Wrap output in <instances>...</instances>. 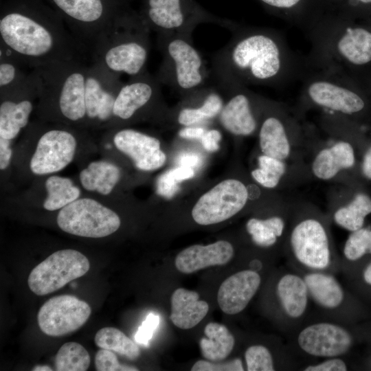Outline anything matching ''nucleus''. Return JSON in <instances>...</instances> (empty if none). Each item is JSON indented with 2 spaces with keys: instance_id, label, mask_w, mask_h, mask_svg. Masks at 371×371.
I'll list each match as a JSON object with an SVG mask.
<instances>
[{
  "instance_id": "5fc2aeb1",
  "label": "nucleus",
  "mask_w": 371,
  "mask_h": 371,
  "mask_svg": "<svg viewBox=\"0 0 371 371\" xmlns=\"http://www.w3.org/2000/svg\"><path fill=\"white\" fill-rule=\"evenodd\" d=\"M198 157L192 153L183 154L179 159L181 166L186 167H192L198 164Z\"/></svg>"
},
{
  "instance_id": "2f4dec72",
  "label": "nucleus",
  "mask_w": 371,
  "mask_h": 371,
  "mask_svg": "<svg viewBox=\"0 0 371 371\" xmlns=\"http://www.w3.org/2000/svg\"><path fill=\"white\" fill-rule=\"evenodd\" d=\"M370 214L371 196L365 191H358L348 203L335 212L333 218L341 227L353 232L363 227Z\"/></svg>"
},
{
  "instance_id": "aec40b11",
  "label": "nucleus",
  "mask_w": 371,
  "mask_h": 371,
  "mask_svg": "<svg viewBox=\"0 0 371 371\" xmlns=\"http://www.w3.org/2000/svg\"><path fill=\"white\" fill-rule=\"evenodd\" d=\"M297 343L307 354L320 357H335L346 353L352 339L344 328L331 323H317L304 328Z\"/></svg>"
},
{
  "instance_id": "412c9836",
  "label": "nucleus",
  "mask_w": 371,
  "mask_h": 371,
  "mask_svg": "<svg viewBox=\"0 0 371 371\" xmlns=\"http://www.w3.org/2000/svg\"><path fill=\"white\" fill-rule=\"evenodd\" d=\"M113 141L117 149L128 156L139 170L158 169L166 160V156L160 148V141L141 131L132 128L118 130L114 134Z\"/></svg>"
},
{
  "instance_id": "39448f33",
  "label": "nucleus",
  "mask_w": 371,
  "mask_h": 371,
  "mask_svg": "<svg viewBox=\"0 0 371 371\" xmlns=\"http://www.w3.org/2000/svg\"><path fill=\"white\" fill-rule=\"evenodd\" d=\"M300 109L316 107L326 113L371 126V102L361 84L349 73L330 69H304Z\"/></svg>"
},
{
  "instance_id": "ea45409f",
  "label": "nucleus",
  "mask_w": 371,
  "mask_h": 371,
  "mask_svg": "<svg viewBox=\"0 0 371 371\" xmlns=\"http://www.w3.org/2000/svg\"><path fill=\"white\" fill-rule=\"evenodd\" d=\"M194 171L192 168L179 166L170 169L162 174L157 181V192L170 199L179 190V183L192 178Z\"/></svg>"
},
{
  "instance_id": "6e6d98bb",
  "label": "nucleus",
  "mask_w": 371,
  "mask_h": 371,
  "mask_svg": "<svg viewBox=\"0 0 371 371\" xmlns=\"http://www.w3.org/2000/svg\"><path fill=\"white\" fill-rule=\"evenodd\" d=\"M365 281L371 285V263L366 267L363 273Z\"/></svg>"
},
{
  "instance_id": "72a5a7b5",
  "label": "nucleus",
  "mask_w": 371,
  "mask_h": 371,
  "mask_svg": "<svg viewBox=\"0 0 371 371\" xmlns=\"http://www.w3.org/2000/svg\"><path fill=\"white\" fill-rule=\"evenodd\" d=\"M94 341L99 348L118 353L129 360H136L140 355L138 346L122 331L114 327L100 329L95 335Z\"/></svg>"
},
{
  "instance_id": "4468645a",
  "label": "nucleus",
  "mask_w": 371,
  "mask_h": 371,
  "mask_svg": "<svg viewBox=\"0 0 371 371\" xmlns=\"http://www.w3.org/2000/svg\"><path fill=\"white\" fill-rule=\"evenodd\" d=\"M227 93L218 119L229 133L238 136H248L260 126L258 113L262 109L265 100L247 89V86L232 83L218 85Z\"/></svg>"
},
{
  "instance_id": "9b49d317",
  "label": "nucleus",
  "mask_w": 371,
  "mask_h": 371,
  "mask_svg": "<svg viewBox=\"0 0 371 371\" xmlns=\"http://www.w3.org/2000/svg\"><path fill=\"white\" fill-rule=\"evenodd\" d=\"M52 1L68 19L73 36L91 52L118 18L109 16L103 0Z\"/></svg>"
},
{
  "instance_id": "2eb2a0df",
  "label": "nucleus",
  "mask_w": 371,
  "mask_h": 371,
  "mask_svg": "<svg viewBox=\"0 0 371 371\" xmlns=\"http://www.w3.org/2000/svg\"><path fill=\"white\" fill-rule=\"evenodd\" d=\"M91 308L86 302L71 295L54 296L40 308L37 321L41 331L52 337L63 336L82 327Z\"/></svg>"
},
{
  "instance_id": "1a4fd4ad",
  "label": "nucleus",
  "mask_w": 371,
  "mask_h": 371,
  "mask_svg": "<svg viewBox=\"0 0 371 371\" xmlns=\"http://www.w3.org/2000/svg\"><path fill=\"white\" fill-rule=\"evenodd\" d=\"M58 226L65 232L87 238H103L120 227L119 216L91 198H78L60 210Z\"/></svg>"
},
{
  "instance_id": "a878e982",
  "label": "nucleus",
  "mask_w": 371,
  "mask_h": 371,
  "mask_svg": "<svg viewBox=\"0 0 371 371\" xmlns=\"http://www.w3.org/2000/svg\"><path fill=\"white\" fill-rule=\"evenodd\" d=\"M199 297L196 292L183 288H179L172 293L170 319L175 326L190 329L206 316L208 304L199 300Z\"/></svg>"
},
{
  "instance_id": "3c124183",
  "label": "nucleus",
  "mask_w": 371,
  "mask_h": 371,
  "mask_svg": "<svg viewBox=\"0 0 371 371\" xmlns=\"http://www.w3.org/2000/svg\"><path fill=\"white\" fill-rule=\"evenodd\" d=\"M360 172L364 179L371 181V142L363 154L360 164Z\"/></svg>"
},
{
  "instance_id": "de8ad7c7",
  "label": "nucleus",
  "mask_w": 371,
  "mask_h": 371,
  "mask_svg": "<svg viewBox=\"0 0 371 371\" xmlns=\"http://www.w3.org/2000/svg\"><path fill=\"white\" fill-rule=\"evenodd\" d=\"M221 139V134L216 129H211L205 131L201 138L202 146L209 152H215L218 150V142Z\"/></svg>"
},
{
  "instance_id": "09e8293b",
  "label": "nucleus",
  "mask_w": 371,
  "mask_h": 371,
  "mask_svg": "<svg viewBox=\"0 0 371 371\" xmlns=\"http://www.w3.org/2000/svg\"><path fill=\"white\" fill-rule=\"evenodd\" d=\"M349 74L361 84L371 102V65Z\"/></svg>"
},
{
  "instance_id": "4d7b16f0",
  "label": "nucleus",
  "mask_w": 371,
  "mask_h": 371,
  "mask_svg": "<svg viewBox=\"0 0 371 371\" xmlns=\"http://www.w3.org/2000/svg\"><path fill=\"white\" fill-rule=\"evenodd\" d=\"M32 370L34 371H52V369L47 366H35Z\"/></svg>"
},
{
  "instance_id": "c756f323",
  "label": "nucleus",
  "mask_w": 371,
  "mask_h": 371,
  "mask_svg": "<svg viewBox=\"0 0 371 371\" xmlns=\"http://www.w3.org/2000/svg\"><path fill=\"white\" fill-rule=\"evenodd\" d=\"M304 280L308 293L322 307L333 309L341 304L344 291L332 276L315 272L306 274Z\"/></svg>"
},
{
  "instance_id": "7ed1b4c3",
  "label": "nucleus",
  "mask_w": 371,
  "mask_h": 371,
  "mask_svg": "<svg viewBox=\"0 0 371 371\" xmlns=\"http://www.w3.org/2000/svg\"><path fill=\"white\" fill-rule=\"evenodd\" d=\"M0 47L32 69L84 59L87 52L58 20L20 10L8 11L1 16Z\"/></svg>"
},
{
  "instance_id": "c85d7f7f",
  "label": "nucleus",
  "mask_w": 371,
  "mask_h": 371,
  "mask_svg": "<svg viewBox=\"0 0 371 371\" xmlns=\"http://www.w3.org/2000/svg\"><path fill=\"white\" fill-rule=\"evenodd\" d=\"M120 178V170L106 161H95L80 173L82 187L88 191H96L102 195L109 194Z\"/></svg>"
},
{
  "instance_id": "79ce46f5",
  "label": "nucleus",
  "mask_w": 371,
  "mask_h": 371,
  "mask_svg": "<svg viewBox=\"0 0 371 371\" xmlns=\"http://www.w3.org/2000/svg\"><path fill=\"white\" fill-rule=\"evenodd\" d=\"M95 366L98 371H137L136 367L122 365L113 351L101 348L95 357Z\"/></svg>"
},
{
  "instance_id": "a19ab883",
  "label": "nucleus",
  "mask_w": 371,
  "mask_h": 371,
  "mask_svg": "<svg viewBox=\"0 0 371 371\" xmlns=\"http://www.w3.org/2000/svg\"><path fill=\"white\" fill-rule=\"evenodd\" d=\"M248 371L274 370L273 357L269 350L261 345L249 347L245 352Z\"/></svg>"
},
{
  "instance_id": "5701e85b",
  "label": "nucleus",
  "mask_w": 371,
  "mask_h": 371,
  "mask_svg": "<svg viewBox=\"0 0 371 371\" xmlns=\"http://www.w3.org/2000/svg\"><path fill=\"white\" fill-rule=\"evenodd\" d=\"M234 256V248L226 240H218L207 245L190 246L176 256L175 265L178 271L188 274L204 268L223 265Z\"/></svg>"
},
{
  "instance_id": "20e7f679",
  "label": "nucleus",
  "mask_w": 371,
  "mask_h": 371,
  "mask_svg": "<svg viewBox=\"0 0 371 371\" xmlns=\"http://www.w3.org/2000/svg\"><path fill=\"white\" fill-rule=\"evenodd\" d=\"M310 41L305 69L348 73L371 65V27L341 12H326L304 30Z\"/></svg>"
},
{
  "instance_id": "bb28decb",
  "label": "nucleus",
  "mask_w": 371,
  "mask_h": 371,
  "mask_svg": "<svg viewBox=\"0 0 371 371\" xmlns=\"http://www.w3.org/2000/svg\"><path fill=\"white\" fill-rule=\"evenodd\" d=\"M276 16L304 30L324 13L316 0H259Z\"/></svg>"
},
{
  "instance_id": "393cba45",
  "label": "nucleus",
  "mask_w": 371,
  "mask_h": 371,
  "mask_svg": "<svg viewBox=\"0 0 371 371\" xmlns=\"http://www.w3.org/2000/svg\"><path fill=\"white\" fill-rule=\"evenodd\" d=\"M215 86L206 85L192 92L195 102L180 108L177 122L183 126L196 125L218 116L224 104L223 98Z\"/></svg>"
},
{
  "instance_id": "13d9d810",
  "label": "nucleus",
  "mask_w": 371,
  "mask_h": 371,
  "mask_svg": "<svg viewBox=\"0 0 371 371\" xmlns=\"http://www.w3.org/2000/svg\"><path fill=\"white\" fill-rule=\"evenodd\" d=\"M366 24H367L368 25H369L371 27V23H366Z\"/></svg>"
},
{
  "instance_id": "49530a36",
  "label": "nucleus",
  "mask_w": 371,
  "mask_h": 371,
  "mask_svg": "<svg viewBox=\"0 0 371 371\" xmlns=\"http://www.w3.org/2000/svg\"><path fill=\"white\" fill-rule=\"evenodd\" d=\"M347 370L345 362L339 358H333L317 365L308 366L305 371H345Z\"/></svg>"
},
{
  "instance_id": "dca6fc26",
  "label": "nucleus",
  "mask_w": 371,
  "mask_h": 371,
  "mask_svg": "<svg viewBox=\"0 0 371 371\" xmlns=\"http://www.w3.org/2000/svg\"><path fill=\"white\" fill-rule=\"evenodd\" d=\"M77 146L75 135L63 128L45 130L32 156L30 168L37 175L62 170L73 160Z\"/></svg>"
},
{
  "instance_id": "f8f14e48",
  "label": "nucleus",
  "mask_w": 371,
  "mask_h": 371,
  "mask_svg": "<svg viewBox=\"0 0 371 371\" xmlns=\"http://www.w3.org/2000/svg\"><path fill=\"white\" fill-rule=\"evenodd\" d=\"M40 90V74L35 68L19 85L0 93V137L12 141L27 126Z\"/></svg>"
},
{
  "instance_id": "603ef678",
  "label": "nucleus",
  "mask_w": 371,
  "mask_h": 371,
  "mask_svg": "<svg viewBox=\"0 0 371 371\" xmlns=\"http://www.w3.org/2000/svg\"><path fill=\"white\" fill-rule=\"evenodd\" d=\"M205 130L203 127L198 126H184L179 132V137L185 139H201Z\"/></svg>"
},
{
  "instance_id": "4c0bfd02",
  "label": "nucleus",
  "mask_w": 371,
  "mask_h": 371,
  "mask_svg": "<svg viewBox=\"0 0 371 371\" xmlns=\"http://www.w3.org/2000/svg\"><path fill=\"white\" fill-rule=\"evenodd\" d=\"M25 67L12 55L0 47V93L12 89L27 76Z\"/></svg>"
},
{
  "instance_id": "a211bd4d",
  "label": "nucleus",
  "mask_w": 371,
  "mask_h": 371,
  "mask_svg": "<svg viewBox=\"0 0 371 371\" xmlns=\"http://www.w3.org/2000/svg\"><path fill=\"white\" fill-rule=\"evenodd\" d=\"M259 126V145L264 155L284 161L291 153V135L298 131L296 120L279 104L265 102Z\"/></svg>"
},
{
  "instance_id": "473e14b6",
  "label": "nucleus",
  "mask_w": 371,
  "mask_h": 371,
  "mask_svg": "<svg viewBox=\"0 0 371 371\" xmlns=\"http://www.w3.org/2000/svg\"><path fill=\"white\" fill-rule=\"evenodd\" d=\"M47 196L43 207L48 211L60 210L80 198V190L67 177L52 175L45 181Z\"/></svg>"
},
{
  "instance_id": "c03bdc74",
  "label": "nucleus",
  "mask_w": 371,
  "mask_h": 371,
  "mask_svg": "<svg viewBox=\"0 0 371 371\" xmlns=\"http://www.w3.org/2000/svg\"><path fill=\"white\" fill-rule=\"evenodd\" d=\"M243 367L240 359H235L225 363H212L200 360L191 368L192 371H243Z\"/></svg>"
},
{
  "instance_id": "37998d69",
  "label": "nucleus",
  "mask_w": 371,
  "mask_h": 371,
  "mask_svg": "<svg viewBox=\"0 0 371 371\" xmlns=\"http://www.w3.org/2000/svg\"><path fill=\"white\" fill-rule=\"evenodd\" d=\"M337 11L363 23H371V0H346Z\"/></svg>"
},
{
  "instance_id": "b1692460",
  "label": "nucleus",
  "mask_w": 371,
  "mask_h": 371,
  "mask_svg": "<svg viewBox=\"0 0 371 371\" xmlns=\"http://www.w3.org/2000/svg\"><path fill=\"white\" fill-rule=\"evenodd\" d=\"M355 164L353 144L348 140L341 139L317 153L312 162L311 170L318 179L328 181L340 172L352 168Z\"/></svg>"
},
{
  "instance_id": "0eeeda50",
  "label": "nucleus",
  "mask_w": 371,
  "mask_h": 371,
  "mask_svg": "<svg viewBox=\"0 0 371 371\" xmlns=\"http://www.w3.org/2000/svg\"><path fill=\"white\" fill-rule=\"evenodd\" d=\"M157 36L163 60L155 77L160 84L184 95L206 86L209 74L192 37L179 34Z\"/></svg>"
},
{
  "instance_id": "e433bc0d",
  "label": "nucleus",
  "mask_w": 371,
  "mask_h": 371,
  "mask_svg": "<svg viewBox=\"0 0 371 371\" xmlns=\"http://www.w3.org/2000/svg\"><path fill=\"white\" fill-rule=\"evenodd\" d=\"M258 161L259 167L251 172L253 179L265 188H276L286 173L284 161L263 154L258 157Z\"/></svg>"
},
{
  "instance_id": "f257e3e1",
  "label": "nucleus",
  "mask_w": 371,
  "mask_h": 371,
  "mask_svg": "<svg viewBox=\"0 0 371 371\" xmlns=\"http://www.w3.org/2000/svg\"><path fill=\"white\" fill-rule=\"evenodd\" d=\"M231 32L229 42L212 59L216 84L283 87L300 78L303 56L290 49L280 32L237 23Z\"/></svg>"
},
{
  "instance_id": "f03ea898",
  "label": "nucleus",
  "mask_w": 371,
  "mask_h": 371,
  "mask_svg": "<svg viewBox=\"0 0 371 371\" xmlns=\"http://www.w3.org/2000/svg\"><path fill=\"white\" fill-rule=\"evenodd\" d=\"M41 78L40 107L46 115L69 123L111 121L120 77L84 59L36 68Z\"/></svg>"
},
{
  "instance_id": "cd10ccee",
  "label": "nucleus",
  "mask_w": 371,
  "mask_h": 371,
  "mask_svg": "<svg viewBox=\"0 0 371 371\" xmlns=\"http://www.w3.org/2000/svg\"><path fill=\"white\" fill-rule=\"evenodd\" d=\"M277 294L285 313L298 318L306 311L308 291L304 279L295 274H286L278 281Z\"/></svg>"
},
{
  "instance_id": "c9c22d12",
  "label": "nucleus",
  "mask_w": 371,
  "mask_h": 371,
  "mask_svg": "<svg viewBox=\"0 0 371 371\" xmlns=\"http://www.w3.org/2000/svg\"><path fill=\"white\" fill-rule=\"evenodd\" d=\"M91 359L87 350L80 344L69 341L64 344L55 357L57 371H85Z\"/></svg>"
},
{
  "instance_id": "864d4df0",
  "label": "nucleus",
  "mask_w": 371,
  "mask_h": 371,
  "mask_svg": "<svg viewBox=\"0 0 371 371\" xmlns=\"http://www.w3.org/2000/svg\"><path fill=\"white\" fill-rule=\"evenodd\" d=\"M346 0H316L323 12L338 10Z\"/></svg>"
},
{
  "instance_id": "f704fd0d",
  "label": "nucleus",
  "mask_w": 371,
  "mask_h": 371,
  "mask_svg": "<svg viewBox=\"0 0 371 371\" xmlns=\"http://www.w3.org/2000/svg\"><path fill=\"white\" fill-rule=\"evenodd\" d=\"M284 221L280 216L267 219L250 218L246 224V229L253 242L262 247L273 245L280 237L284 229Z\"/></svg>"
},
{
  "instance_id": "8fccbe9b",
  "label": "nucleus",
  "mask_w": 371,
  "mask_h": 371,
  "mask_svg": "<svg viewBox=\"0 0 371 371\" xmlns=\"http://www.w3.org/2000/svg\"><path fill=\"white\" fill-rule=\"evenodd\" d=\"M11 141L0 137V169H6L12 157Z\"/></svg>"
},
{
  "instance_id": "58836bf2",
  "label": "nucleus",
  "mask_w": 371,
  "mask_h": 371,
  "mask_svg": "<svg viewBox=\"0 0 371 371\" xmlns=\"http://www.w3.org/2000/svg\"><path fill=\"white\" fill-rule=\"evenodd\" d=\"M366 254H371V229L361 227L351 232L344 245V255L355 261Z\"/></svg>"
},
{
  "instance_id": "4be33fe9",
  "label": "nucleus",
  "mask_w": 371,
  "mask_h": 371,
  "mask_svg": "<svg viewBox=\"0 0 371 371\" xmlns=\"http://www.w3.org/2000/svg\"><path fill=\"white\" fill-rule=\"evenodd\" d=\"M261 282L260 275L253 270L237 272L221 284L217 294L219 307L226 314L235 315L244 310Z\"/></svg>"
},
{
  "instance_id": "9d476101",
  "label": "nucleus",
  "mask_w": 371,
  "mask_h": 371,
  "mask_svg": "<svg viewBox=\"0 0 371 371\" xmlns=\"http://www.w3.org/2000/svg\"><path fill=\"white\" fill-rule=\"evenodd\" d=\"M89 269L90 262L81 252L71 249L58 250L32 270L28 286L36 295H45L84 276Z\"/></svg>"
},
{
  "instance_id": "a18cd8bd",
  "label": "nucleus",
  "mask_w": 371,
  "mask_h": 371,
  "mask_svg": "<svg viewBox=\"0 0 371 371\" xmlns=\"http://www.w3.org/2000/svg\"><path fill=\"white\" fill-rule=\"evenodd\" d=\"M159 323V316L153 313H150L135 333L136 342L145 346L148 345L158 327Z\"/></svg>"
},
{
  "instance_id": "7c9ffc66",
  "label": "nucleus",
  "mask_w": 371,
  "mask_h": 371,
  "mask_svg": "<svg viewBox=\"0 0 371 371\" xmlns=\"http://www.w3.org/2000/svg\"><path fill=\"white\" fill-rule=\"evenodd\" d=\"M205 337L201 339L199 346L201 354L205 359L222 361L229 356L234 346L232 334L223 324L210 322L204 329Z\"/></svg>"
},
{
  "instance_id": "f3484780",
  "label": "nucleus",
  "mask_w": 371,
  "mask_h": 371,
  "mask_svg": "<svg viewBox=\"0 0 371 371\" xmlns=\"http://www.w3.org/2000/svg\"><path fill=\"white\" fill-rule=\"evenodd\" d=\"M292 251L303 265L314 269H324L330 262L328 234L317 219L307 218L297 223L290 236Z\"/></svg>"
},
{
  "instance_id": "ddd939ff",
  "label": "nucleus",
  "mask_w": 371,
  "mask_h": 371,
  "mask_svg": "<svg viewBox=\"0 0 371 371\" xmlns=\"http://www.w3.org/2000/svg\"><path fill=\"white\" fill-rule=\"evenodd\" d=\"M249 193L245 185L234 179H225L203 194L194 205L192 216L201 225L230 218L246 205Z\"/></svg>"
},
{
  "instance_id": "6ab92c4d",
  "label": "nucleus",
  "mask_w": 371,
  "mask_h": 371,
  "mask_svg": "<svg viewBox=\"0 0 371 371\" xmlns=\"http://www.w3.org/2000/svg\"><path fill=\"white\" fill-rule=\"evenodd\" d=\"M160 87L157 78L148 71L122 82L115 99L111 120L125 122L135 117L159 98Z\"/></svg>"
},
{
  "instance_id": "423d86ee",
  "label": "nucleus",
  "mask_w": 371,
  "mask_h": 371,
  "mask_svg": "<svg viewBox=\"0 0 371 371\" xmlns=\"http://www.w3.org/2000/svg\"><path fill=\"white\" fill-rule=\"evenodd\" d=\"M150 32L141 17H118L110 32L91 50V62L120 77L145 73L150 47Z\"/></svg>"
},
{
  "instance_id": "6e6552de",
  "label": "nucleus",
  "mask_w": 371,
  "mask_h": 371,
  "mask_svg": "<svg viewBox=\"0 0 371 371\" xmlns=\"http://www.w3.org/2000/svg\"><path fill=\"white\" fill-rule=\"evenodd\" d=\"M157 35L179 34L191 36L196 27L214 23L230 31L236 23L210 14L193 0H146L141 17Z\"/></svg>"
}]
</instances>
